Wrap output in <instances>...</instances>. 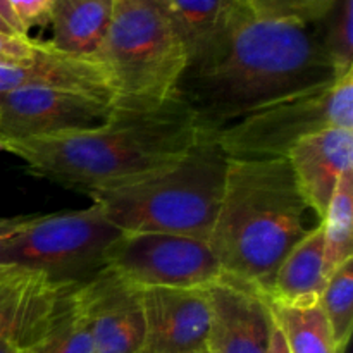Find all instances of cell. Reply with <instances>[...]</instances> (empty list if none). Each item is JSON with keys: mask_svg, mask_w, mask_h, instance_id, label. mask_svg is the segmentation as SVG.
<instances>
[{"mask_svg": "<svg viewBox=\"0 0 353 353\" xmlns=\"http://www.w3.org/2000/svg\"><path fill=\"white\" fill-rule=\"evenodd\" d=\"M321 43L336 76L353 71V0H334L323 19L316 23Z\"/></svg>", "mask_w": 353, "mask_h": 353, "instance_id": "obj_23", "label": "cell"}, {"mask_svg": "<svg viewBox=\"0 0 353 353\" xmlns=\"http://www.w3.org/2000/svg\"><path fill=\"white\" fill-rule=\"evenodd\" d=\"M68 285L38 272L0 265V340L26 350Z\"/></svg>", "mask_w": 353, "mask_h": 353, "instance_id": "obj_15", "label": "cell"}, {"mask_svg": "<svg viewBox=\"0 0 353 353\" xmlns=\"http://www.w3.org/2000/svg\"><path fill=\"white\" fill-rule=\"evenodd\" d=\"M103 265L140 290H205L224 276L207 240L171 233H121Z\"/></svg>", "mask_w": 353, "mask_h": 353, "instance_id": "obj_8", "label": "cell"}, {"mask_svg": "<svg viewBox=\"0 0 353 353\" xmlns=\"http://www.w3.org/2000/svg\"><path fill=\"white\" fill-rule=\"evenodd\" d=\"M78 283H69L62 290L43 327L24 353H93L88 321L78 299Z\"/></svg>", "mask_w": 353, "mask_h": 353, "instance_id": "obj_18", "label": "cell"}, {"mask_svg": "<svg viewBox=\"0 0 353 353\" xmlns=\"http://www.w3.org/2000/svg\"><path fill=\"white\" fill-rule=\"evenodd\" d=\"M0 353H24L19 347L12 343L9 340H0Z\"/></svg>", "mask_w": 353, "mask_h": 353, "instance_id": "obj_30", "label": "cell"}, {"mask_svg": "<svg viewBox=\"0 0 353 353\" xmlns=\"http://www.w3.org/2000/svg\"><path fill=\"white\" fill-rule=\"evenodd\" d=\"M45 41L33 40L30 37H17L0 31V62H19L37 57Z\"/></svg>", "mask_w": 353, "mask_h": 353, "instance_id": "obj_26", "label": "cell"}, {"mask_svg": "<svg viewBox=\"0 0 353 353\" xmlns=\"http://www.w3.org/2000/svg\"><path fill=\"white\" fill-rule=\"evenodd\" d=\"M336 78L316 23L262 19L238 0L223 33L188 62L174 95L210 137L261 107Z\"/></svg>", "mask_w": 353, "mask_h": 353, "instance_id": "obj_1", "label": "cell"}, {"mask_svg": "<svg viewBox=\"0 0 353 353\" xmlns=\"http://www.w3.org/2000/svg\"><path fill=\"white\" fill-rule=\"evenodd\" d=\"M193 353H210L209 348H203V350H199V352H193Z\"/></svg>", "mask_w": 353, "mask_h": 353, "instance_id": "obj_32", "label": "cell"}, {"mask_svg": "<svg viewBox=\"0 0 353 353\" xmlns=\"http://www.w3.org/2000/svg\"><path fill=\"white\" fill-rule=\"evenodd\" d=\"M0 152H2V150H0Z\"/></svg>", "mask_w": 353, "mask_h": 353, "instance_id": "obj_33", "label": "cell"}, {"mask_svg": "<svg viewBox=\"0 0 353 353\" xmlns=\"http://www.w3.org/2000/svg\"><path fill=\"white\" fill-rule=\"evenodd\" d=\"M0 31H2V33H7V34H16L12 30H10V26L2 19V17H0ZM17 37H19V34H17Z\"/></svg>", "mask_w": 353, "mask_h": 353, "instance_id": "obj_31", "label": "cell"}, {"mask_svg": "<svg viewBox=\"0 0 353 353\" xmlns=\"http://www.w3.org/2000/svg\"><path fill=\"white\" fill-rule=\"evenodd\" d=\"M245 2L248 9L262 19L314 24L323 19L334 0H245Z\"/></svg>", "mask_w": 353, "mask_h": 353, "instance_id": "obj_24", "label": "cell"}, {"mask_svg": "<svg viewBox=\"0 0 353 353\" xmlns=\"http://www.w3.org/2000/svg\"><path fill=\"white\" fill-rule=\"evenodd\" d=\"M323 223L292 248L272 279L268 300L283 307L319 305L326 286Z\"/></svg>", "mask_w": 353, "mask_h": 353, "instance_id": "obj_17", "label": "cell"}, {"mask_svg": "<svg viewBox=\"0 0 353 353\" xmlns=\"http://www.w3.org/2000/svg\"><path fill=\"white\" fill-rule=\"evenodd\" d=\"M212 353H265L274 319L269 300L255 290L223 278L205 288Z\"/></svg>", "mask_w": 353, "mask_h": 353, "instance_id": "obj_11", "label": "cell"}, {"mask_svg": "<svg viewBox=\"0 0 353 353\" xmlns=\"http://www.w3.org/2000/svg\"><path fill=\"white\" fill-rule=\"evenodd\" d=\"M265 353H290L288 347H286L285 336H283V333L279 331V327L276 326V323H274V330H272V334H271V341H269L268 352Z\"/></svg>", "mask_w": 353, "mask_h": 353, "instance_id": "obj_28", "label": "cell"}, {"mask_svg": "<svg viewBox=\"0 0 353 353\" xmlns=\"http://www.w3.org/2000/svg\"><path fill=\"white\" fill-rule=\"evenodd\" d=\"M114 103L62 88H23L0 95V150L6 143L59 137L105 123Z\"/></svg>", "mask_w": 353, "mask_h": 353, "instance_id": "obj_9", "label": "cell"}, {"mask_svg": "<svg viewBox=\"0 0 353 353\" xmlns=\"http://www.w3.org/2000/svg\"><path fill=\"white\" fill-rule=\"evenodd\" d=\"M321 223L288 157L230 159L207 243L226 278L268 299L281 262Z\"/></svg>", "mask_w": 353, "mask_h": 353, "instance_id": "obj_3", "label": "cell"}, {"mask_svg": "<svg viewBox=\"0 0 353 353\" xmlns=\"http://www.w3.org/2000/svg\"><path fill=\"white\" fill-rule=\"evenodd\" d=\"M190 55L169 0H116L95 62L116 105H154L174 97Z\"/></svg>", "mask_w": 353, "mask_h": 353, "instance_id": "obj_5", "label": "cell"}, {"mask_svg": "<svg viewBox=\"0 0 353 353\" xmlns=\"http://www.w3.org/2000/svg\"><path fill=\"white\" fill-rule=\"evenodd\" d=\"M324 272L330 278L341 264L353 259V169L338 181L323 219Z\"/></svg>", "mask_w": 353, "mask_h": 353, "instance_id": "obj_21", "label": "cell"}, {"mask_svg": "<svg viewBox=\"0 0 353 353\" xmlns=\"http://www.w3.org/2000/svg\"><path fill=\"white\" fill-rule=\"evenodd\" d=\"M145 333L140 353H193L207 348L205 290H141Z\"/></svg>", "mask_w": 353, "mask_h": 353, "instance_id": "obj_12", "label": "cell"}, {"mask_svg": "<svg viewBox=\"0 0 353 353\" xmlns=\"http://www.w3.org/2000/svg\"><path fill=\"white\" fill-rule=\"evenodd\" d=\"M205 134L178 99L154 105H116L100 126L59 137L6 143L31 176L85 195L164 169Z\"/></svg>", "mask_w": 353, "mask_h": 353, "instance_id": "obj_2", "label": "cell"}, {"mask_svg": "<svg viewBox=\"0 0 353 353\" xmlns=\"http://www.w3.org/2000/svg\"><path fill=\"white\" fill-rule=\"evenodd\" d=\"M228 161L216 140L205 134L174 164L85 195L121 233L209 240L223 199Z\"/></svg>", "mask_w": 353, "mask_h": 353, "instance_id": "obj_4", "label": "cell"}, {"mask_svg": "<svg viewBox=\"0 0 353 353\" xmlns=\"http://www.w3.org/2000/svg\"><path fill=\"white\" fill-rule=\"evenodd\" d=\"M121 234L95 205L45 216H26L0 238V265L78 283L103 268V255Z\"/></svg>", "mask_w": 353, "mask_h": 353, "instance_id": "obj_6", "label": "cell"}, {"mask_svg": "<svg viewBox=\"0 0 353 353\" xmlns=\"http://www.w3.org/2000/svg\"><path fill=\"white\" fill-rule=\"evenodd\" d=\"M93 353H140L145 333L141 290L103 265L78 283Z\"/></svg>", "mask_w": 353, "mask_h": 353, "instance_id": "obj_10", "label": "cell"}, {"mask_svg": "<svg viewBox=\"0 0 353 353\" xmlns=\"http://www.w3.org/2000/svg\"><path fill=\"white\" fill-rule=\"evenodd\" d=\"M0 17H2L7 24H9L10 30H12L16 34H19V37H30V34L24 33L23 28L19 26V23H17L16 16H14L12 9H10V6L7 0H0Z\"/></svg>", "mask_w": 353, "mask_h": 353, "instance_id": "obj_27", "label": "cell"}, {"mask_svg": "<svg viewBox=\"0 0 353 353\" xmlns=\"http://www.w3.org/2000/svg\"><path fill=\"white\" fill-rule=\"evenodd\" d=\"M210 353H212V352H210Z\"/></svg>", "mask_w": 353, "mask_h": 353, "instance_id": "obj_34", "label": "cell"}, {"mask_svg": "<svg viewBox=\"0 0 353 353\" xmlns=\"http://www.w3.org/2000/svg\"><path fill=\"white\" fill-rule=\"evenodd\" d=\"M300 193L324 219L341 176L353 169V130L330 128L300 140L288 154Z\"/></svg>", "mask_w": 353, "mask_h": 353, "instance_id": "obj_13", "label": "cell"}, {"mask_svg": "<svg viewBox=\"0 0 353 353\" xmlns=\"http://www.w3.org/2000/svg\"><path fill=\"white\" fill-rule=\"evenodd\" d=\"M23 88L74 90L114 103L109 76L99 62L62 54L48 41L30 61L0 62V95Z\"/></svg>", "mask_w": 353, "mask_h": 353, "instance_id": "obj_14", "label": "cell"}, {"mask_svg": "<svg viewBox=\"0 0 353 353\" xmlns=\"http://www.w3.org/2000/svg\"><path fill=\"white\" fill-rule=\"evenodd\" d=\"M7 2L26 34L30 33L31 28H43L50 23L54 0H7Z\"/></svg>", "mask_w": 353, "mask_h": 353, "instance_id": "obj_25", "label": "cell"}, {"mask_svg": "<svg viewBox=\"0 0 353 353\" xmlns=\"http://www.w3.org/2000/svg\"><path fill=\"white\" fill-rule=\"evenodd\" d=\"M116 0H54L52 48L71 57L95 61L109 31Z\"/></svg>", "mask_w": 353, "mask_h": 353, "instance_id": "obj_16", "label": "cell"}, {"mask_svg": "<svg viewBox=\"0 0 353 353\" xmlns=\"http://www.w3.org/2000/svg\"><path fill=\"white\" fill-rule=\"evenodd\" d=\"M26 216L23 217H9V219H0V238L7 236L9 233H12L17 226L21 224V221L24 219Z\"/></svg>", "mask_w": 353, "mask_h": 353, "instance_id": "obj_29", "label": "cell"}, {"mask_svg": "<svg viewBox=\"0 0 353 353\" xmlns=\"http://www.w3.org/2000/svg\"><path fill=\"white\" fill-rule=\"evenodd\" d=\"M319 307L330 323L338 350L343 353L353 327V259L327 278Z\"/></svg>", "mask_w": 353, "mask_h": 353, "instance_id": "obj_22", "label": "cell"}, {"mask_svg": "<svg viewBox=\"0 0 353 353\" xmlns=\"http://www.w3.org/2000/svg\"><path fill=\"white\" fill-rule=\"evenodd\" d=\"M238 0H169L190 61L217 40ZM188 61V62H190Z\"/></svg>", "mask_w": 353, "mask_h": 353, "instance_id": "obj_19", "label": "cell"}, {"mask_svg": "<svg viewBox=\"0 0 353 353\" xmlns=\"http://www.w3.org/2000/svg\"><path fill=\"white\" fill-rule=\"evenodd\" d=\"M330 128L353 130V71L261 107L210 137L230 159H279Z\"/></svg>", "mask_w": 353, "mask_h": 353, "instance_id": "obj_7", "label": "cell"}, {"mask_svg": "<svg viewBox=\"0 0 353 353\" xmlns=\"http://www.w3.org/2000/svg\"><path fill=\"white\" fill-rule=\"evenodd\" d=\"M269 307L290 353H341L319 305L302 309L269 302Z\"/></svg>", "mask_w": 353, "mask_h": 353, "instance_id": "obj_20", "label": "cell"}]
</instances>
